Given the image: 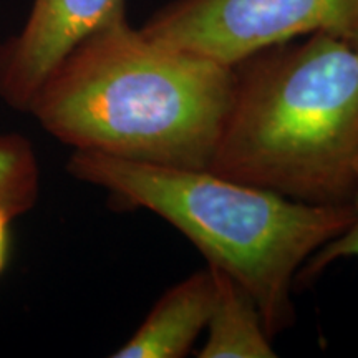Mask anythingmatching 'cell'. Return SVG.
<instances>
[{
    "label": "cell",
    "instance_id": "obj_1",
    "mask_svg": "<svg viewBox=\"0 0 358 358\" xmlns=\"http://www.w3.org/2000/svg\"><path fill=\"white\" fill-rule=\"evenodd\" d=\"M232 87V66L161 42L122 12L64 58L27 113L75 151L206 169Z\"/></svg>",
    "mask_w": 358,
    "mask_h": 358
},
{
    "label": "cell",
    "instance_id": "obj_2",
    "mask_svg": "<svg viewBox=\"0 0 358 358\" xmlns=\"http://www.w3.org/2000/svg\"><path fill=\"white\" fill-rule=\"evenodd\" d=\"M211 169L308 204L358 189V50L317 32L237 64Z\"/></svg>",
    "mask_w": 358,
    "mask_h": 358
},
{
    "label": "cell",
    "instance_id": "obj_3",
    "mask_svg": "<svg viewBox=\"0 0 358 358\" xmlns=\"http://www.w3.org/2000/svg\"><path fill=\"white\" fill-rule=\"evenodd\" d=\"M66 169L123 208L146 209L186 236L209 266L252 295L268 337L294 325L292 289L308 259L347 229L352 204H308L224 178L75 151Z\"/></svg>",
    "mask_w": 358,
    "mask_h": 358
},
{
    "label": "cell",
    "instance_id": "obj_4",
    "mask_svg": "<svg viewBox=\"0 0 358 358\" xmlns=\"http://www.w3.org/2000/svg\"><path fill=\"white\" fill-rule=\"evenodd\" d=\"M358 0H176L141 27L161 42L226 66L302 35L350 40Z\"/></svg>",
    "mask_w": 358,
    "mask_h": 358
},
{
    "label": "cell",
    "instance_id": "obj_5",
    "mask_svg": "<svg viewBox=\"0 0 358 358\" xmlns=\"http://www.w3.org/2000/svg\"><path fill=\"white\" fill-rule=\"evenodd\" d=\"M122 12L124 0H34L20 32L0 43V98L29 110L64 58Z\"/></svg>",
    "mask_w": 358,
    "mask_h": 358
},
{
    "label": "cell",
    "instance_id": "obj_6",
    "mask_svg": "<svg viewBox=\"0 0 358 358\" xmlns=\"http://www.w3.org/2000/svg\"><path fill=\"white\" fill-rule=\"evenodd\" d=\"M216 282L211 268L198 271L161 295L140 329L115 358H181L191 352L211 317Z\"/></svg>",
    "mask_w": 358,
    "mask_h": 358
},
{
    "label": "cell",
    "instance_id": "obj_7",
    "mask_svg": "<svg viewBox=\"0 0 358 358\" xmlns=\"http://www.w3.org/2000/svg\"><path fill=\"white\" fill-rule=\"evenodd\" d=\"M216 282V299L209 317L208 338L199 358H272L262 315L252 295L221 268L209 266Z\"/></svg>",
    "mask_w": 358,
    "mask_h": 358
},
{
    "label": "cell",
    "instance_id": "obj_8",
    "mask_svg": "<svg viewBox=\"0 0 358 358\" xmlns=\"http://www.w3.org/2000/svg\"><path fill=\"white\" fill-rule=\"evenodd\" d=\"M40 169L34 148L20 134L0 136V211L17 219L38 198Z\"/></svg>",
    "mask_w": 358,
    "mask_h": 358
},
{
    "label": "cell",
    "instance_id": "obj_9",
    "mask_svg": "<svg viewBox=\"0 0 358 358\" xmlns=\"http://www.w3.org/2000/svg\"><path fill=\"white\" fill-rule=\"evenodd\" d=\"M350 204L353 209L352 222L348 224V227L342 234H338L330 243H327L324 248H320L303 264L301 272L297 274L299 277L295 279V284L307 285L308 282L315 280L330 264L340 261V259H358V189L352 198Z\"/></svg>",
    "mask_w": 358,
    "mask_h": 358
},
{
    "label": "cell",
    "instance_id": "obj_10",
    "mask_svg": "<svg viewBox=\"0 0 358 358\" xmlns=\"http://www.w3.org/2000/svg\"><path fill=\"white\" fill-rule=\"evenodd\" d=\"M13 221L10 214L0 211V274H2L3 267L7 261V249H8V227Z\"/></svg>",
    "mask_w": 358,
    "mask_h": 358
},
{
    "label": "cell",
    "instance_id": "obj_11",
    "mask_svg": "<svg viewBox=\"0 0 358 358\" xmlns=\"http://www.w3.org/2000/svg\"><path fill=\"white\" fill-rule=\"evenodd\" d=\"M348 42H350V43L353 45V47H355V48H357V50H358V25H357L355 32H353V34H352V37H350V40H348Z\"/></svg>",
    "mask_w": 358,
    "mask_h": 358
}]
</instances>
